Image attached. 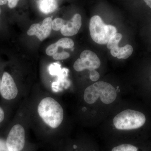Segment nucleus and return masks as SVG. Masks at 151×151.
Instances as JSON below:
<instances>
[{
    "label": "nucleus",
    "instance_id": "1a4fd4ad",
    "mask_svg": "<svg viewBox=\"0 0 151 151\" xmlns=\"http://www.w3.org/2000/svg\"><path fill=\"white\" fill-rule=\"evenodd\" d=\"M66 22V24H64L60 29L63 35L65 36L75 35L81 27L82 24L81 16L79 14H75L70 20Z\"/></svg>",
    "mask_w": 151,
    "mask_h": 151
},
{
    "label": "nucleus",
    "instance_id": "423d86ee",
    "mask_svg": "<svg viewBox=\"0 0 151 151\" xmlns=\"http://www.w3.org/2000/svg\"><path fill=\"white\" fill-rule=\"evenodd\" d=\"M101 62L99 58L94 52L89 50H85L81 52L80 58L74 63L73 68L78 72L85 69L90 70L99 68Z\"/></svg>",
    "mask_w": 151,
    "mask_h": 151
},
{
    "label": "nucleus",
    "instance_id": "9d476101",
    "mask_svg": "<svg viewBox=\"0 0 151 151\" xmlns=\"http://www.w3.org/2000/svg\"><path fill=\"white\" fill-rule=\"evenodd\" d=\"M38 6L41 12L43 13H51L57 8V2L56 0H39Z\"/></svg>",
    "mask_w": 151,
    "mask_h": 151
},
{
    "label": "nucleus",
    "instance_id": "4be33fe9",
    "mask_svg": "<svg viewBox=\"0 0 151 151\" xmlns=\"http://www.w3.org/2000/svg\"><path fill=\"white\" fill-rule=\"evenodd\" d=\"M19 0H7L8 6L10 8H14L17 4Z\"/></svg>",
    "mask_w": 151,
    "mask_h": 151
},
{
    "label": "nucleus",
    "instance_id": "2eb2a0df",
    "mask_svg": "<svg viewBox=\"0 0 151 151\" xmlns=\"http://www.w3.org/2000/svg\"><path fill=\"white\" fill-rule=\"evenodd\" d=\"M65 21L62 19L57 18L52 21L51 27L55 31H59L61 29L65 23Z\"/></svg>",
    "mask_w": 151,
    "mask_h": 151
},
{
    "label": "nucleus",
    "instance_id": "5701e85b",
    "mask_svg": "<svg viewBox=\"0 0 151 151\" xmlns=\"http://www.w3.org/2000/svg\"><path fill=\"white\" fill-rule=\"evenodd\" d=\"M144 1L147 4V5L150 7L151 9V0H144Z\"/></svg>",
    "mask_w": 151,
    "mask_h": 151
},
{
    "label": "nucleus",
    "instance_id": "6ab92c4d",
    "mask_svg": "<svg viewBox=\"0 0 151 151\" xmlns=\"http://www.w3.org/2000/svg\"><path fill=\"white\" fill-rule=\"evenodd\" d=\"M6 113L5 110L2 106L0 105V125L4 123L5 120Z\"/></svg>",
    "mask_w": 151,
    "mask_h": 151
},
{
    "label": "nucleus",
    "instance_id": "dca6fc26",
    "mask_svg": "<svg viewBox=\"0 0 151 151\" xmlns=\"http://www.w3.org/2000/svg\"><path fill=\"white\" fill-rule=\"evenodd\" d=\"M58 47L57 44L55 43L52 44L47 48L46 50V53L49 56H52L53 55L55 54L58 51Z\"/></svg>",
    "mask_w": 151,
    "mask_h": 151
},
{
    "label": "nucleus",
    "instance_id": "aec40b11",
    "mask_svg": "<svg viewBox=\"0 0 151 151\" xmlns=\"http://www.w3.org/2000/svg\"><path fill=\"white\" fill-rule=\"evenodd\" d=\"M0 151H10L7 147L5 140L0 137Z\"/></svg>",
    "mask_w": 151,
    "mask_h": 151
},
{
    "label": "nucleus",
    "instance_id": "f257e3e1",
    "mask_svg": "<svg viewBox=\"0 0 151 151\" xmlns=\"http://www.w3.org/2000/svg\"><path fill=\"white\" fill-rule=\"evenodd\" d=\"M37 112L44 122L52 129L58 128L62 124L63 109L52 97H45L41 100L38 105Z\"/></svg>",
    "mask_w": 151,
    "mask_h": 151
},
{
    "label": "nucleus",
    "instance_id": "b1692460",
    "mask_svg": "<svg viewBox=\"0 0 151 151\" xmlns=\"http://www.w3.org/2000/svg\"><path fill=\"white\" fill-rule=\"evenodd\" d=\"M7 3V0H0V5H4Z\"/></svg>",
    "mask_w": 151,
    "mask_h": 151
},
{
    "label": "nucleus",
    "instance_id": "4468645a",
    "mask_svg": "<svg viewBox=\"0 0 151 151\" xmlns=\"http://www.w3.org/2000/svg\"><path fill=\"white\" fill-rule=\"evenodd\" d=\"M112 151H138V148L132 145L123 144L113 148Z\"/></svg>",
    "mask_w": 151,
    "mask_h": 151
},
{
    "label": "nucleus",
    "instance_id": "9b49d317",
    "mask_svg": "<svg viewBox=\"0 0 151 151\" xmlns=\"http://www.w3.org/2000/svg\"><path fill=\"white\" fill-rule=\"evenodd\" d=\"M133 51V48L132 45H126L123 47H120L117 58L119 59H127L132 55Z\"/></svg>",
    "mask_w": 151,
    "mask_h": 151
},
{
    "label": "nucleus",
    "instance_id": "6e6552de",
    "mask_svg": "<svg viewBox=\"0 0 151 151\" xmlns=\"http://www.w3.org/2000/svg\"><path fill=\"white\" fill-rule=\"evenodd\" d=\"M52 20L50 17L46 18L41 25L34 24L30 27L27 32L29 36L36 35L40 41H43L50 34L51 31Z\"/></svg>",
    "mask_w": 151,
    "mask_h": 151
},
{
    "label": "nucleus",
    "instance_id": "f03ea898",
    "mask_svg": "<svg viewBox=\"0 0 151 151\" xmlns=\"http://www.w3.org/2000/svg\"><path fill=\"white\" fill-rule=\"evenodd\" d=\"M99 97L105 104H111L117 97L116 89L111 84L104 81L96 82L85 89L84 99L88 104L94 103Z\"/></svg>",
    "mask_w": 151,
    "mask_h": 151
},
{
    "label": "nucleus",
    "instance_id": "39448f33",
    "mask_svg": "<svg viewBox=\"0 0 151 151\" xmlns=\"http://www.w3.org/2000/svg\"><path fill=\"white\" fill-rule=\"evenodd\" d=\"M5 140L10 151H24L26 145L24 128L21 124H15L9 131Z\"/></svg>",
    "mask_w": 151,
    "mask_h": 151
},
{
    "label": "nucleus",
    "instance_id": "f3484780",
    "mask_svg": "<svg viewBox=\"0 0 151 151\" xmlns=\"http://www.w3.org/2000/svg\"><path fill=\"white\" fill-rule=\"evenodd\" d=\"M70 57V54L66 52L62 51L60 52H56L52 55V57L56 60H61L67 59Z\"/></svg>",
    "mask_w": 151,
    "mask_h": 151
},
{
    "label": "nucleus",
    "instance_id": "7ed1b4c3",
    "mask_svg": "<svg viewBox=\"0 0 151 151\" xmlns=\"http://www.w3.org/2000/svg\"><path fill=\"white\" fill-rule=\"evenodd\" d=\"M89 31L91 38L99 44L108 43L109 40L117 33V29L111 25H106L100 16L92 17L89 22Z\"/></svg>",
    "mask_w": 151,
    "mask_h": 151
},
{
    "label": "nucleus",
    "instance_id": "f8f14e48",
    "mask_svg": "<svg viewBox=\"0 0 151 151\" xmlns=\"http://www.w3.org/2000/svg\"><path fill=\"white\" fill-rule=\"evenodd\" d=\"M59 47L63 48L70 49L73 47L74 45V42L69 38H63L60 39L56 42Z\"/></svg>",
    "mask_w": 151,
    "mask_h": 151
},
{
    "label": "nucleus",
    "instance_id": "a211bd4d",
    "mask_svg": "<svg viewBox=\"0 0 151 151\" xmlns=\"http://www.w3.org/2000/svg\"><path fill=\"white\" fill-rule=\"evenodd\" d=\"M100 74L96 70H90L89 78L92 81H97L100 78Z\"/></svg>",
    "mask_w": 151,
    "mask_h": 151
},
{
    "label": "nucleus",
    "instance_id": "393cba45",
    "mask_svg": "<svg viewBox=\"0 0 151 151\" xmlns=\"http://www.w3.org/2000/svg\"><path fill=\"white\" fill-rule=\"evenodd\" d=\"M1 9L0 8V15H1Z\"/></svg>",
    "mask_w": 151,
    "mask_h": 151
},
{
    "label": "nucleus",
    "instance_id": "412c9836",
    "mask_svg": "<svg viewBox=\"0 0 151 151\" xmlns=\"http://www.w3.org/2000/svg\"><path fill=\"white\" fill-rule=\"evenodd\" d=\"M119 48H120V47H119V45H118V46L115 47L111 49V53L112 55H113V57H117V55H118V53H119Z\"/></svg>",
    "mask_w": 151,
    "mask_h": 151
},
{
    "label": "nucleus",
    "instance_id": "ddd939ff",
    "mask_svg": "<svg viewBox=\"0 0 151 151\" xmlns=\"http://www.w3.org/2000/svg\"><path fill=\"white\" fill-rule=\"evenodd\" d=\"M122 35L121 34L117 33L114 36L111 38L107 43V47L109 49L111 50L113 47L118 46L119 42L122 38Z\"/></svg>",
    "mask_w": 151,
    "mask_h": 151
},
{
    "label": "nucleus",
    "instance_id": "a878e982",
    "mask_svg": "<svg viewBox=\"0 0 151 151\" xmlns=\"http://www.w3.org/2000/svg\"><path fill=\"white\" fill-rule=\"evenodd\" d=\"M1 78H0V87H1Z\"/></svg>",
    "mask_w": 151,
    "mask_h": 151
},
{
    "label": "nucleus",
    "instance_id": "20e7f679",
    "mask_svg": "<svg viewBox=\"0 0 151 151\" xmlns=\"http://www.w3.org/2000/svg\"><path fill=\"white\" fill-rule=\"evenodd\" d=\"M146 122V117L139 111L127 110L117 114L113 119V124L119 130L136 129L142 127Z\"/></svg>",
    "mask_w": 151,
    "mask_h": 151
},
{
    "label": "nucleus",
    "instance_id": "0eeeda50",
    "mask_svg": "<svg viewBox=\"0 0 151 151\" xmlns=\"http://www.w3.org/2000/svg\"><path fill=\"white\" fill-rule=\"evenodd\" d=\"M18 89L12 76L6 71L3 73L1 78L0 94L6 101L14 100L18 94Z\"/></svg>",
    "mask_w": 151,
    "mask_h": 151
}]
</instances>
